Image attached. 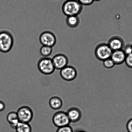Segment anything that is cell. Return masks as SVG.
<instances>
[{
    "label": "cell",
    "mask_w": 132,
    "mask_h": 132,
    "mask_svg": "<svg viewBox=\"0 0 132 132\" xmlns=\"http://www.w3.org/2000/svg\"><path fill=\"white\" fill-rule=\"evenodd\" d=\"M14 38L9 31H0V52L3 53L9 52L13 47Z\"/></svg>",
    "instance_id": "1"
},
{
    "label": "cell",
    "mask_w": 132,
    "mask_h": 132,
    "mask_svg": "<svg viewBox=\"0 0 132 132\" xmlns=\"http://www.w3.org/2000/svg\"><path fill=\"white\" fill-rule=\"evenodd\" d=\"M83 7L77 0H67L62 6V11L67 16H78L82 11Z\"/></svg>",
    "instance_id": "2"
},
{
    "label": "cell",
    "mask_w": 132,
    "mask_h": 132,
    "mask_svg": "<svg viewBox=\"0 0 132 132\" xmlns=\"http://www.w3.org/2000/svg\"><path fill=\"white\" fill-rule=\"evenodd\" d=\"M37 67L40 72L45 75H50L54 72L55 68L52 59L43 57L38 61Z\"/></svg>",
    "instance_id": "3"
},
{
    "label": "cell",
    "mask_w": 132,
    "mask_h": 132,
    "mask_svg": "<svg viewBox=\"0 0 132 132\" xmlns=\"http://www.w3.org/2000/svg\"><path fill=\"white\" fill-rule=\"evenodd\" d=\"M113 51L108 44L101 43L97 46L95 51L96 57L100 61H103L111 58Z\"/></svg>",
    "instance_id": "4"
},
{
    "label": "cell",
    "mask_w": 132,
    "mask_h": 132,
    "mask_svg": "<svg viewBox=\"0 0 132 132\" xmlns=\"http://www.w3.org/2000/svg\"><path fill=\"white\" fill-rule=\"evenodd\" d=\"M54 125L58 128L69 125L70 122L66 112L59 111L54 114L52 118Z\"/></svg>",
    "instance_id": "5"
},
{
    "label": "cell",
    "mask_w": 132,
    "mask_h": 132,
    "mask_svg": "<svg viewBox=\"0 0 132 132\" xmlns=\"http://www.w3.org/2000/svg\"><path fill=\"white\" fill-rule=\"evenodd\" d=\"M16 113L19 121L21 122L29 123L33 118L32 110L28 106H22L18 110Z\"/></svg>",
    "instance_id": "6"
},
{
    "label": "cell",
    "mask_w": 132,
    "mask_h": 132,
    "mask_svg": "<svg viewBox=\"0 0 132 132\" xmlns=\"http://www.w3.org/2000/svg\"><path fill=\"white\" fill-rule=\"evenodd\" d=\"M39 42L42 46L53 47L57 42L56 36L52 32L46 31H44L40 35Z\"/></svg>",
    "instance_id": "7"
},
{
    "label": "cell",
    "mask_w": 132,
    "mask_h": 132,
    "mask_svg": "<svg viewBox=\"0 0 132 132\" xmlns=\"http://www.w3.org/2000/svg\"><path fill=\"white\" fill-rule=\"evenodd\" d=\"M60 74L64 80L71 81L76 78L77 72L73 67L67 65L60 70Z\"/></svg>",
    "instance_id": "8"
},
{
    "label": "cell",
    "mask_w": 132,
    "mask_h": 132,
    "mask_svg": "<svg viewBox=\"0 0 132 132\" xmlns=\"http://www.w3.org/2000/svg\"><path fill=\"white\" fill-rule=\"evenodd\" d=\"M55 68L58 70L61 69L67 66L68 64V59L65 55L58 54L54 56L52 59Z\"/></svg>",
    "instance_id": "9"
},
{
    "label": "cell",
    "mask_w": 132,
    "mask_h": 132,
    "mask_svg": "<svg viewBox=\"0 0 132 132\" xmlns=\"http://www.w3.org/2000/svg\"><path fill=\"white\" fill-rule=\"evenodd\" d=\"M66 113L70 122H78L81 119V111L80 109L77 107L70 108L67 110Z\"/></svg>",
    "instance_id": "10"
},
{
    "label": "cell",
    "mask_w": 132,
    "mask_h": 132,
    "mask_svg": "<svg viewBox=\"0 0 132 132\" xmlns=\"http://www.w3.org/2000/svg\"><path fill=\"white\" fill-rule=\"evenodd\" d=\"M108 44L113 51L122 50L124 42L123 39L119 36H114L109 40Z\"/></svg>",
    "instance_id": "11"
},
{
    "label": "cell",
    "mask_w": 132,
    "mask_h": 132,
    "mask_svg": "<svg viewBox=\"0 0 132 132\" xmlns=\"http://www.w3.org/2000/svg\"><path fill=\"white\" fill-rule=\"evenodd\" d=\"M126 55L122 50L113 51L111 58L115 65H120L125 62Z\"/></svg>",
    "instance_id": "12"
},
{
    "label": "cell",
    "mask_w": 132,
    "mask_h": 132,
    "mask_svg": "<svg viewBox=\"0 0 132 132\" xmlns=\"http://www.w3.org/2000/svg\"><path fill=\"white\" fill-rule=\"evenodd\" d=\"M7 122L12 129H15V128L20 122L17 113L14 111H11L9 112L6 117Z\"/></svg>",
    "instance_id": "13"
},
{
    "label": "cell",
    "mask_w": 132,
    "mask_h": 132,
    "mask_svg": "<svg viewBox=\"0 0 132 132\" xmlns=\"http://www.w3.org/2000/svg\"><path fill=\"white\" fill-rule=\"evenodd\" d=\"M49 104L50 107L52 109L58 110L62 107L63 102L62 100L60 97L53 96L50 98Z\"/></svg>",
    "instance_id": "14"
},
{
    "label": "cell",
    "mask_w": 132,
    "mask_h": 132,
    "mask_svg": "<svg viewBox=\"0 0 132 132\" xmlns=\"http://www.w3.org/2000/svg\"><path fill=\"white\" fill-rule=\"evenodd\" d=\"M16 132H32V129L29 123L20 122L15 129Z\"/></svg>",
    "instance_id": "15"
},
{
    "label": "cell",
    "mask_w": 132,
    "mask_h": 132,
    "mask_svg": "<svg viewBox=\"0 0 132 132\" xmlns=\"http://www.w3.org/2000/svg\"><path fill=\"white\" fill-rule=\"evenodd\" d=\"M66 22L68 26L71 28H75L79 25L80 20L78 16H67Z\"/></svg>",
    "instance_id": "16"
},
{
    "label": "cell",
    "mask_w": 132,
    "mask_h": 132,
    "mask_svg": "<svg viewBox=\"0 0 132 132\" xmlns=\"http://www.w3.org/2000/svg\"><path fill=\"white\" fill-rule=\"evenodd\" d=\"M53 52L52 47L42 46L40 49V54L44 57H48L50 56Z\"/></svg>",
    "instance_id": "17"
},
{
    "label": "cell",
    "mask_w": 132,
    "mask_h": 132,
    "mask_svg": "<svg viewBox=\"0 0 132 132\" xmlns=\"http://www.w3.org/2000/svg\"><path fill=\"white\" fill-rule=\"evenodd\" d=\"M103 61V66L107 69L112 68L115 65L114 63L111 58L108 59Z\"/></svg>",
    "instance_id": "18"
},
{
    "label": "cell",
    "mask_w": 132,
    "mask_h": 132,
    "mask_svg": "<svg viewBox=\"0 0 132 132\" xmlns=\"http://www.w3.org/2000/svg\"><path fill=\"white\" fill-rule=\"evenodd\" d=\"M56 132H73L72 128L70 125L58 128Z\"/></svg>",
    "instance_id": "19"
},
{
    "label": "cell",
    "mask_w": 132,
    "mask_h": 132,
    "mask_svg": "<svg viewBox=\"0 0 132 132\" xmlns=\"http://www.w3.org/2000/svg\"><path fill=\"white\" fill-rule=\"evenodd\" d=\"M125 62L128 67L132 69V53L126 56Z\"/></svg>",
    "instance_id": "20"
},
{
    "label": "cell",
    "mask_w": 132,
    "mask_h": 132,
    "mask_svg": "<svg viewBox=\"0 0 132 132\" xmlns=\"http://www.w3.org/2000/svg\"><path fill=\"white\" fill-rule=\"evenodd\" d=\"M122 50L126 56L132 53V45H127L123 47Z\"/></svg>",
    "instance_id": "21"
},
{
    "label": "cell",
    "mask_w": 132,
    "mask_h": 132,
    "mask_svg": "<svg viewBox=\"0 0 132 132\" xmlns=\"http://www.w3.org/2000/svg\"><path fill=\"white\" fill-rule=\"evenodd\" d=\"M77 1L83 6L90 5L94 2V0H77Z\"/></svg>",
    "instance_id": "22"
},
{
    "label": "cell",
    "mask_w": 132,
    "mask_h": 132,
    "mask_svg": "<svg viewBox=\"0 0 132 132\" xmlns=\"http://www.w3.org/2000/svg\"><path fill=\"white\" fill-rule=\"evenodd\" d=\"M126 128L128 132H132V118L128 120L127 123Z\"/></svg>",
    "instance_id": "23"
},
{
    "label": "cell",
    "mask_w": 132,
    "mask_h": 132,
    "mask_svg": "<svg viewBox=\"0 0 132 132\" xmlns=\"http://www.w3.org/2000/svg\"><path fill=\"white\" fill-rule=\"evenodd\" d=\"M5 105L4 102L0 101V112L3 111L5 108Z\"/></svg>",
    "instance_id": "24"
},
{
    "label": "cell",
    "mask_w": 132,
    "mask_h": 132,
    "mask_svg": "<svg viewBox=\"0 0 132 132\" xmlns=\"http://www.w3.org/2000/svg\"><path fill=\"white\" fill-rule=\"evenodd\" d=\"M77 132H86L84 130H79V131H78Z\"/></svg>",
    "instance_id": "25"
},
{
    "label": "cell",
    "mask_w": 132,
    "mask_h": 132,
    "mask_svg": "<svg viewBox=\"0 0 132 132\" xmlns=\"http://www.w3.org/2000/svg\"><path fill=\"white\" fill-rule=\"evenodd\" d=\"M101 1V0H94V1H96V2H98V1Z\"/></svg>",
    "instance_id": "26"
},
{
    "label": "cell",
    "mask_w": 132,
    "mask_h": 132,
    "mask_svg": "<svg viewBox=\"0 0 132 132\" xmlns=\"http://www.w3.org/2000/svg\"><path fill=\"white\" fill-rule=\"evenodd\" d=\"M70 1H75V0H70Z\"/></svg>",
    "instance_id": "27"
},
{
    "label": "cell",
    "mask_w": 132,
    "mask_h": 132,
    "mask_svg": "<svg viewBox=\"0 0 132 132\" xmlns=\"http://www.w3.org/2000/svg\"></svg>",
    "instance_id": "28"
}]
</instances>
